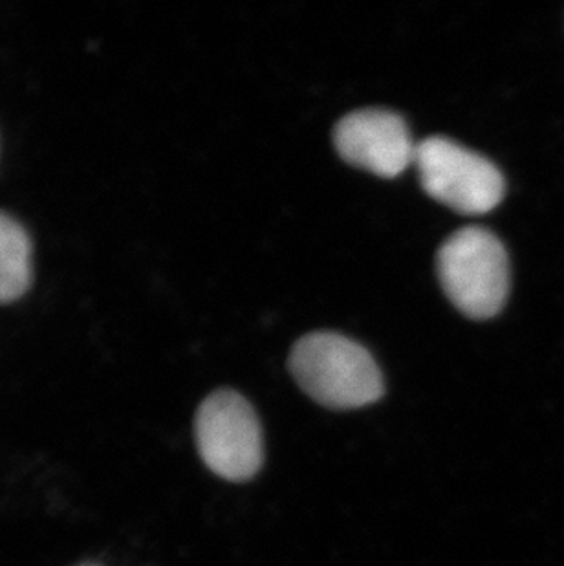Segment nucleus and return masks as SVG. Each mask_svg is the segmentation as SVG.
Listing matches in <instances>:
<instances>
[{
	"instance_id": "obj_1",
	"label": "nucleus",
	"mask_w": 564,
	"mask_h": 566,
	"mask_svg": "<svg viewBox=\"0 0 564 566\" xmlns=\"http://www.w3.org/2000/svg\"><path fill=\"white\" fill-rule=\"evenodd\" d=\"M290 370L312 400L331 409L370 406L385 392L384 375L367 348L334 332L301 337Z\"/></svg>"
},
{
	"instance_id": "obj_2",
	"label": "nucleus",
	"mask_w": 564,
	"mask_h": 566,
	"mask_svg": "<svg viewBox=\"0 0 564 566\" xmlns=\"http://www.w3.org/2000/svg\"><path fill=\"white\" fill-rule=\"evenodd\" d=\"M437 272L449 301L471 319H490L506 305L510 261L502 242L484 228L455 231L438 250Z\"/></svg>"
},
{
	"instance_id": "obj_3",
	"label": "nucleus",
	"mask_w": 564,
	"mask_h": 566,
	"mask_svg": "<svg viewBox=\"0 0 564 566\" xmlns=\"http://www.w3.org/2000/svg\"><path fill=\"white\" fill-rule=\"evenodd\" d=\"M195 437L203 464L226 481H251L264 464L259 417L250 401L234 390H217L202 401Z\"/></svg>"
},
{
	"instance_id": "obj_4",
	"label": "nucleus",
	"mask_w": 564,
	"mask_h": 566,
	"mask_svg": "<svg viewBox=\"0 0 564 566\" xmlns=\"http://www.w3.org/2000/svg\"><path fill=\"white\" fill-rule=\"evenodd\" d=\"M415 166L427 195L458 213H488L504 198L506 186L495 164L452 139L420 142Z\"/></svg>"
},
{
	"instance_id": "obj_5",
	"label": "nucleus",
	"mask_w": 564,
	"mask_h": 566,
	"mask_svg": "<svg viewBox=\"0 0 564 566\" xmlns=\"http://www.w3.org/2000/svg\"><path fill=\"white\" fill-rule=\"evenodd\" d=\"M334 145L343 160L376 177L395 178L415 164L416 145L398 114L363 108L346 114L334 128Z\"/></svg>"
},
{
	"instance_id": "obj_6",
	"label": "nucleus",
	"mask_w": 564,
	"mask_h": 566,
	"mask_svg": "<svg viewBox=\"0 0 564 566\" xmlns=\"http://www.w3.org/2000/svg\"><path fill=\"white\" fill-rule=\"evenodd\" d=\"M32 281V244L22 226L0 213V303L27 292Z\"/></svg>"
}]
</instances>
